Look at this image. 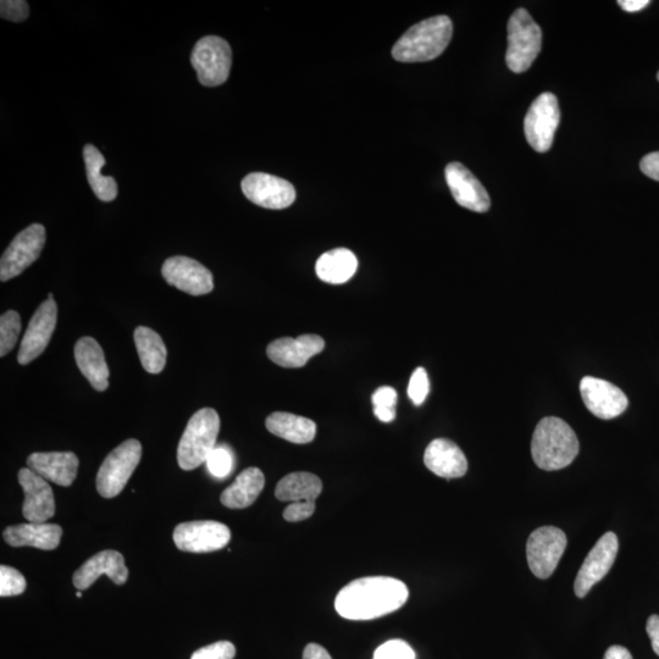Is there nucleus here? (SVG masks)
Listing matches in <instances>:
<instances>
[{
    "instance_id": "1",
    "label": "nucleus",
    "mask_w": 659,
    "mask_h": 659,
    "mask_svg": "<svg viewBox=\"0 0 659 659\" xmlns=\"http://www.w3.org/2000/svg\"><path fill=\"white\" fill-rule=\"evenodd\" d=\"M403 581L389 577H368L352 581L336 597V612L350 620H373L396 612L408 601Z\"/></svg>"
},
{
    "instance_id": "2",
    "label": "nucleus",
    "mask_w": 659,
    "mask_h": 659,
    "mask_svg": "<svg viewBox=\"0 0 659 659\" xmlns=\"http://www.w3.org/2000/svg\"><path fill=\"white\" fill-rule=\"evenodd\" d=\"M453 35V24L446 15L419 22L393 46L392 57L400 63H424L439 58Z\"/></svg>"
},
{
    "instance_id": "3",
    "label": "nucleus",
    "mask_w": 659,
    "mask_h": 659,
    "mask_svg": "<svg viewBox=\"0 0 659 659\" xmlns=\"http://www.w3.org/2000/svg\"><path fill=\"white\" fill-rule=\"evenodd\" d=\"M578 453V437L564 420L548 417L537 424L531 441V454L537 467L546 472L567 468Z\"/></svg>"
},
{
    "instance_id": "4",
    "label": "nucleus",
    "mask_w": 659,
    "mask_h": 659,
    "mask_svg": "<svg viewBox=\"0 0 659 659\" xmlns=\"http://www.w3.org/2000/svg\"><path fill=\"white\" fill-rule=\"evenodd\" d=\"M220 433L219 414L213 408H203L193 414L177 448V462L184 470H193L207 462L217 447Z\"/></svg>"
},
{
    "instance_id": "5",
    "label": "nucleus",
    "mask_w": 659,
    "mask_h": 659,
    "mask_svg": "<svg viewBox=\"0 0 659 659\" xmlns=\"http://www.w3.org/2000/svg\"><path fill=\"white\" fill-rule=\"evenodd\" d=\"M542 31L528 11H514L508 22L506 63L515 74L525 73L541 52Z\"/></svg>"
},
{
    "instance_id": "6",
    "label": "nucleus",
    "mask_w": 659,
    "mask_h": 659,
    "mask_svg": "<svg viewBox=\"0 0 659 659\" xmlns=\"http://www.w3.org/2000/svg\"><path fill=\"white\" fill-rule=\"evenodd\" d=\"M142 458L140 441L130 439L108 454L97 475V490L104 498L121 494Z\"/></svg>"
},
{
    "instance_id": "7",
    "label": "nucleus",
    "mask_w": 659,
    "mask_h": 659,
    "mask_svg": "<svg viewBox=\"0 0 659 659\" xmlns=\"http://www.w3.org/2000/svg\"><path fill=\"white\" fill-rule=\"evenodd\" d=\"M191 64L197 71L198 81L206 87L224 85L229 79L232 51L224 38L207 36L199 40L191 54Z\"/></svg>"
},
{
    "instance_id": "8",
    "label": "nucleus",
    "mask_w": 659,
    "mask_h": 659,
    "mask_svg": "<svg viewBox=\"0 0 659 659\" xmlns=\"http://www.w3.org/2000/svg\"><path fill=\"white\" fill-rule=\"evenodd\" d=\"M559 120H561V110H559L555 94L542 93L531 104L529 112L525 116L524 130L526 140L536 152L550 151L553 141H555Z\"/></svg>"
},
{
    "instance_id": "9",
    "label": "nucleus",
    "mask_w": 659,
    "mask_h": 659,
    "mask_svg": "<svg viewBox=\"0 0 659 659\" xmlns=\"http://www.w3.org/2000/svg\"><path fill=\"white\" fill-rule=\"evenodd\" d=\"M567 548V536L555 526H542L530 535L526 557L536 578L548 579L557 569Z\"/></svg>"
},
{
    "instance_id": "10",
    "label": "nucleus",
    "mask_w": 659,
    "mask_h": 659,
    "mask_svg": "<svg viewBox=\"0 0 659 659\" xmlns=\"http://www.w3.org/2000/svg\"><path fill=\"white\" fill-rule=\"evenodd\" d=\"M46 245V229L41 224H32L15 236L5 249L0 260V280L16 278L40 258Z\"/></svg>"
},
{
    "instance_id": "11",
    "label": "nucleus",
    "mask_w": 659,
    "mask_h": 659,
    "mask_svg": "<svg viewBox=\"0 0 659 659\" xmlns=\"http://www.w3.org/2000/svg\"><path fill=\"white\" fill-rule=\"evenodd\" d=\"M231 541V531L225 524L213 520L182 523L174 530V542L180 551L208 553L219 551Z\"/></svg>"
},
{
    "instance_id": "12",
    "label": "nucleus",
    "mask_w": 659,
    "mask_h": 659,
    "mask_svg": "<svg viewBox=\"0 0 659 659\" xmlns=\"http://www.w3.org/2000/svg\"><path fill=\"white\" fill-rule=\"evenodd\" d=\"M243 195L257 206L273 210L286 209L296 201V190L281 177L252 173L243 179Z\"/></svg>"
},
{
    "instance_id": "13",
    "label": "nucleus",
    "mask_w": 659,
    "mask_h": 659,
    "mask_svg": "<svg viewBox=\"0 0 659 659\" xmlns=\"http://www.w3.org/2000/svg\"><path fill=\"white\" fill-rule=\"evenodd\" d=\"M58 320V306L54 299H47L33 314L29 326L22 339L18 362L21 365L29 364L46 351L54 334Z\"/></svg>"
},
{
    "instance_id": "14",
    "label": "nucleus",
    "mask_w": 659,
    "mask_h": 659,
    "mask_svg": "<svg viewBox=\"0 0 659 659\" xmlns=\"http://www.w3.org/2000/svg\"><path fill=\"white\" fill-rule=\"evenodd\" d=\"M618 548V537L614 533H607L597 541L575 579V595L580 598L585 597L592 587L606 577L616 561Z\"/></svg>"
},
{
    "instance_id": "15",
    "label": "nucleus",
    "mask_w": 659,
    "mask_h": 659,
    "mask_svg": "<svg viewBox=\"0 0 659 659\" xmlns=\"http://www.w3.org/2000/svg\"><path fill=\"white\" fill-rule=\"evenodd\" d=\"M162 274L169 285L191 296H203L214 290L213 274L197 260L171 257L165 260Z\"/></svg>"
},
{
    "instance_id": "16",
    "label": "nucleus",
    "mask_w": 659,
    "mask_h": 659,
    "mask_svg": "<svg viewBox=\"0 0 659 659\" xmlns=\"http://www.w3.org/2000/svg\"><path fill=\"white\" fill-rule=\"evenodd\" d=\"M581 397L589 411L600 419H614L627 411L628 397L606 380L585 376L580 382Z\"/></svg>"
},
{
    "instance_id": "17",
    "label": "nucleus",
    "mask_w": 659,
    "mask_h": 659,
    "mask_svg": "<svg viewBox=\"0 0 659 659\" xmlns=\"http://www.w3.org/2000/svg\"><path fill=\"white\" fill-rule=\"evenodd\" d=\"M18 478L25 494L24 507H22L25 519L29 523H46L55 514L52 487L47 480L32 472L30 468H22Z\"/></svg>"
},
{
    "instance_id": "18",
    "label": "nucleus",
    "mask_w": 659,
    "mask_h": 659,
    "mask_svg": "<svg viewBox=\"0 0 659 659\" xmlns=\"http://www.w3.org/2000/svg\"><path fill=\"white\" fill-rule=\"evenodd\" d=\"M445 176L454 201L459 206L476 213H486L490 209L489 193L464 165L461 163L448 164Z\"/></svg>"
},
{
    "instance_id": "19",
    "label": "nucleus",
    "mask_w": 659,
    "mask_h": 659,
    "mask_svg": "<svg viewBox=\"0 0 659 659\" xmlns=\"http://www.w3.org/2000/svg\"><path fill=\"white\" fill-rule=\"evenodd\" d=\"M325 341L318 335H302L297 339L282 337L271 342L267 354L271 362L282 368H302L309 359L324 351Z\"/></svg>"
},
{
    "instance_id": "20",
    "label": "nucleus",
    "mask_w": 659,
    "mask_h": 659,
    "mask_svg": "<svg viewBox=\"0 0 659 659\" xmlns=\"http://www.w3.org/2000/svg\"><path fill=\"white\" fill-rule=\"evenodd\" d=\"M102 575H107L116 585L126 583L129 569L126 568L125 558L120 552L108 550L97 553L76 570L73 583L77 590H87Z\"/></svg>"
},
{
    "instance_id": "21",
    "label": "nucleus",
    "mask_w": 659,
    "mask_h": 659,
    "mask_svg": "<svg viewBox=\"0 0 659 659\" xmlns=\"http://www.w3.org/2000/svg\"><path fill=\"white\" fill-rule=\"evenodd\" d=\"M79 464V458L73 452L32 453L27 458V465L32 472L64 487L73 485Z\"/></svg>"
},
{
    "instance_id": "22",
    "label": "nucleus",
    "mask_w": 659,
    "mask_h": 659,
    "mask_svg": "<svg viewBox=\"0 0 659 659\" xmlns=\"http://www.w3.org/2000/svg\"><path fill=\"white\" fill-rule=\"evenodd\" d=\"M426 468L440 478H462L468 472V461L456 443L447 439H436L426 447Z\"/></svg>"
},
{
    "instance_id": "23",
    "label": "nucleus",
    "mask_w": 659,
    "mask_h": 659,
    "mask_svg": "<svg viewBox=\"0 0 659 659\" xmlns=\"http://www.w3.org/2000/svg\"><path fill=\"white\" fill-rule=\"evenodd\" d=\"M63 529L58 524L29 523L9 526L4 540L13 547H35L44 551L55 550L62 540Z\"/></svg>"
},
{
    "instance_id": "24",
    "label": "nucleus",
    "mask_w": 659,
    "mask_h": 659,
    "mask_svg": "<svg viewBox=\"0 0 659 659\" xmlns=\"http://www.w3.org/2000/svg\"><path fill=\"white\" fill-rule=\"evenodd\" d=\"M75 361L81 373L99 392L108 390L109 368L103 348L92 337H82L75 345Z\"/></svg>"
},
{
    "instance_id": "25",
    "label": "nucleus",
    "mask_w": 659,
    "mask_h": 659,
    "mask_svg": "<svg viewBox=\"0 0 659 659\" xmlns=\"http://www.w3.org/2000/svg\"><path fill=\"white\" fill-rule=\"evenodd\" d=\"M265 478L262 470L247 468L237 476L221 494L220 501L227 508L245 509L251 507L264 489Z\"/></svg>"
},
{
    "instance_id": "26",
    "label": "nucleus",
    "mask_w": 659,
    "mask_h": 659,
    "mask_svg": "<svg viewBox=\"0 0 659 659\" xmlns=\"http://www.w3.org/2000/svg\"><path fill=\"white\" fill-rule=\"evenodd\" d=\"M358 269V259L350 249L336 248L326 252L315 265L318 278L331 285L350 281Z\"/></svg>"
},
{
    "instance_id": "27",
    "label": "nucleus",
    "mask_w": 659,
    "mask_h": 659,
    "mask_svg": "<svg viewBox=\"0 0 659 659\" xmlns=\"http://www.w3.org/2000/svg\"><path fill=\"white\" fill-rule=\"evenodd\" d=\"M265 425L271 434L297 445H306L317 435V424L313 420L291 413L270 414Z\"/></svg>"
},
{
    "instance_id": "28",
    "label": "nucleus",
    "mask_w": 659,
    "mask_h": 659,
    "mask_svg": "<svg viewBox=\"0 0 659 659\" xmlns=\"http://www.w3.org/2000/svg\"><path fill=\"white\" fill-rule=\"evenodd\" d=\"M323 491V483L312 473L286 475L276 486L275 496L282 502H315Z\"/></svg>"
},
{
    "instance_id": "29",
    "label": "nucleus",
    "mask_w": 659,
    "mask_h": 659,
    "mask_svg": "<svg viewBox=\"0 0 659 659\" xmlns=\"http://www.w3.org/2000/svg\"><path fill=\"white\" fill-rule=\"evenodd\" d=\"M134 336L142 367L151 374L162 373L168 358L162 337L146 326H138Z\"/></svg>"
},
{
    "instance_id": "30",
    "label": "nucleus",
    "mask_w": 659,
    "mask_h": 659,
    "mask_svg": "<svg viewBox=\"0 0 659 659\" xmlns=\"http://www.w3.org/2000/svg\"><path fill=\"white\" fill-rule=\"evenodd\" d=\"M83 159H85L87 180L94 195L102 202H113L118 197V184L113 177L102 174L105 158L97 147L87 145L83 148Z\"/></svg>"
},
{
    "instance_id": "31",
    "label": "nucleus",
    "mask_w": 659,
    "mask_h": 659,
    "mask_svg": "<svg viewBox=\"0 0 659 659\" xmlns=\"http://www.w3.org/2000/svg\"><path fill=\"white\" fill-rule=\"evenodd\" d=\"M21 318L15 310H8L0 318V357H5L18 342Z\"/></svg>"
},
{
    "instance_id": "32",
    "label": "nucleus",
    "mask_w": 659,
    "mask_h": 659,
    "mask_svg": "<svg viewBox=\"0 0 659 659\" xmlns=\"http://www.w3.org/2000/svg\"><path fill=\"white\" fill-rule=\"evenodd\" d=\"M397 391L390 386H382L373 395L375 417L382 423H391L396 418Z\"/></svg>"
},
{
    "instance_id": "33",
    "label": "nucleus",
    "mask_w": 659,
    "mask_h": 659,
    "mask_svg": "<svg viewBox=\"0 0 659 659\" xmlns=\"http://www.w3.org/2000/svg\"><path fill=\"white\" fill-rule=\"evenodd\" d=\"M26 586V579L19 570L8 566L0 567V596H19L24 594Z\"/></svg>"
},
{
    "instance_id": "34",
    "label": "nucleus",
    "mask_w": 659,
    "mask_h": 659,
    "mask_svg": "<svg viewBox=\"0 0 659 659\" xmlns=\"http://www.w3.org/2000/svg\"><path fill=\"white\" fill-rule=\"evenodd\" d=\"M208 470L215 478L224 479L232 472L234 458L224 446L215 447L207 459Z\"/></svg>"
},
{
    "instance_id": "35",
    "label": "nucleus",
    "mask_w": 659,
    "mask_h": 659,
    "mask_svg": "<svg viewBox=\"0 0 659 659\" xmlns=\"http://www.w3.org/2000/svg\"><path fill=\"white\" fill-rule=\"evenodd\" d=\"M373 659H415V652L406 641L390 640L376 649Z\"/></svg>"
},
{
    "instance_id": "36",
    "label": "nucleus",
    "mask_w": 659,
    "mask_h": 659,
    "mask_svg": "<svg viewBox=\"0 0 659 659\" xmlns=\"http://www.w3.org/2000/svg\"><path fill=\"white\" fill-rule=\"evenodd\" d=\"M430 391V382L428 373L424 368H418L414 371L408 386V396L415 406H422L428 397Z\"/></svg>"
},
{
    "instance_id": "37",
    "label": "nucleus",
    "mask_w": 659,
    "mask_h": 659,
    "mask_svg": "<svg viewBox=\"0 0 659 659\" xmlns=\"http://www.w3.org/2000/svg\"><path fill=\"white\" fill-rule=\"evenodd\" d=\"M236 656L235 646L229 641H219L215 644L202 647L193 653L191 659H234Z\"/></svg>"
},
{
    "instance_id": "38",
    "label": "nucleus",
    "mask_w": 659,
    "mask_h": 659,
    "mask_svg": "<svg viewBox=\"0 0 659 659\" xmlns=\"http://www.w3.org/2000/svg\"><path fill=\"white\" fill-rule=\"evenodd\" d=\"M0 15L8 21H25L30 15L29 4L24 0H3L0 3Z\"/></svg>"
},
{
    "instance_id": "39",
    "label": "nucleus",
    "mask_w": 659,
    "mask_h": 659,
    "mask_svg": "<svg viewBox=\"0 0 659 659\" xmlns=\"http://www.w3.org/2000/svg\"><path fill=\"white\" fill-rule=\"evenodd\" d=\"M315 512V502L312 501H301L293 502L289 507L284 511V518L287 522L297 523L306 520Z\"/></svg>"
},
{
    "instance_id": "40",
    "label": "nucleus",
    "mask_w": 659,
    "mask_h": 659,
    "mask_svg": "<svg viewBox=\"0 0 659 659\" xmlns=\"http://www.w3.org/2000/svg\"><path fill=\"white\" fill-rule=\"evenodd\" d=\"M640 169L647 177L659 182V152L647 154L642 158Z\"/></svg>"
},
{
    "instance_id": "41",
    "label": "nucleus",
    "mask_w": 659,
    "mask_h": 659,
    "mask_svg": "<svg viewBox=\"0 0 659 659\" xmlns=\"http://www.w3.org/2000/svg\"><path fill=\"white\" fill-rule=\"evenodd\" d=\"M646 630L651 639L652 649L659 656V616L657 614H653L647 620Z\"/></svg>"
},
{
    "instance_id": "42",
    "label": "nucleus",
    "mask_w": 659,
    "mask_h": 659,
    "mask_svg": "<svg viewBox=\"0 0 659 659\" xmlns=\"http://www.w3.org/2000/svg\"><path fill=\"white\" fill-rule=\"evenodd\" d=\"M303 659H332L330 653L318 644H309L303 652Z\"/></svg>"
},
{
    "instance_id": "43",
    "label": "nucleus",
    "mask_w": 659,
    "mask_h": 659,
    "mask_svg": "<svg viewBox=\"0 0 659 659\" xmlns=\"http://www.w3.org/2000/svg\"><path fill=\"white\" fill-rule=\"evenodd\" d=\"M620 8L628 13H638V11L645 9L650 5L649 0H619Z\"/></svg>"
},
{
    "instance_id": "44",
    "label": "nucleus",
    "mask_w": 659,
    "mask_h": 659,
    "mask_svg": "<svg viewBox=\"0 0 659 659\" xmlns=\"http://www.w3.org/2000/svg\"><path fill=\"white\" fill-rule=\"evenodd\" d=\"M603 659H633V656L623 646H612L609 647Z\"/></svg>"
},
{
    "instance_id": "45",
    "label": "nucleus",
    "mask_w": 659,
    "mask_h": 659,
    "mask_svg": "<svg viewBox=\"0 0 659 659\" xmlns=\"http://www.w3.org/2000/svg\"><path fill=\"white\" fill-rule=\"evenodd\" d=\"M48 299H54V297H53V293H49V295H48Z\"/></svg>"
},
{
    "instance_id": "46",
    "label": "nucleus",
    "mask_w": 659,
    "mask_h": 659,
    "mask_svg": "<svg viewBox=\"0 0 659 659\" xmlns=\"http://www.w3.org/2000/svg\"><path fill=\"white\" fill-rule=\"evenodd\" d=\"M76 595H77V597L81 598L82 597L81 591L77 592Z\"/></svg>"
},
{
    "instance_id": "47",
    "label": "nucleus",
    "mask_w": 659,
    "mask_h": 659,
    "mask_svg": "<svg viewBox=\"0 0 659 659\" xmlns=\"http://www.w3.org/2000/svg\"><path fill=\"white\" fill-rule=\"evenodd\" d=\"M657 79H658V81H659V73H658V75H657Z\"/></svg>"
}]
</instances>
